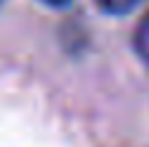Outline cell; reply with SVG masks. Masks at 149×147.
Instances as JSON below:
<instances>
[{
    "label": "cell",
    "mask_w": 149,
    "mask_h": 147,
    "mask_svg": "<svg viewBox=\"0 0 149 147\" xmlns=\"http://www.w3.org/2000/svg\"><path fill=\"white\" fill-rule=\"evenodd\" d=\"M132 42H134V52L139 54V59L149 64V12L139 20L137 29H134V39H132Z\"/></svg>",
    "instance_id": "obj_1"
},
{
    "label": "cell",
    "mask_w": 149,
    "mask_h": 147,
    "mask_svg": "<svg viewBox=\"0 0 149 147\" xmlns=\"http://www.w3.org/2000/svg\"><path fill=\"white\" fill-rule=\"evenodd\" d=\"M39 3L49 5V8H66V5H69L71 0H39Z\"/></svg>",
    "instance_id": "obj_3"
},
{
    "label": "cell",
    "mask_w": 149,
    "mask_h": 147,
    "mask_svg": "<svg viewBox=\"0 0 149 147\" xmlns=\"http://www.w3.org/2000/svg\"><path fill=\"white\" fill-rule=\"evenodd\" d=\"M95 3L108 15H127V12H132L134 8H139L147 0H95Z\"/></svg>",
    "instance_id": "obj_2"
},
{
    "label": "cell",
    "mask_w": 149,
    "mask_h": 147,
    "mask_svg": "<svg viewBox=\"0 0 149 147\" xmlns=\"http://www.w3.org/2000/svg\"><path fill=\"white\" fill-rule=\"evenodd\" d=\"M0 3H3V0H0Z\"/></svg>",
    "instance_id": "obj_4"
}]
</instances>
